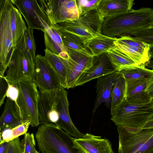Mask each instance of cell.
Instances as JSON below:
<instances>
[{"mask_svg": "<svg viewBox=\"0 0 153 153\" xmlns=\"http://www.w3.org/2000/svg\"><path fill=\"white\" fill-rule=\"evenodd\" d=\"M153 25V10L150 7L131 9L122 13L104 18L102 33L109 37L118 38L130 36L134 32Z\"/></svg>", "mask_w": 153, "mask_h": 153, "instance_id": "1", "label": "cell"}, {"mask_svg": "<svg viewBox=\"0 0 153 153\" xmlns=\"http://www.w3.org/2000/svg\"><path fill=\"white\" fill-rule=\"evenodd\" d=\"M35 61L26 46L24 33L10 56L5 76L9 83L15 85L21 82H35Z\"/></svg>", "mask_w": 153, "mask_h": 153, "instance_id": "2", "label": "cell"}, {"mask_svg": "<svg viewBox=\"0 0 153 153\" xmlns=\"http://www.w3.org/2000/svg\"><path fill=\"white\" fill-rule=\"evenodd\" d=\"M35 137L42 153H77L73 148L74 138L53 123L41 124Z\"/></svg>", "mask_w": 153, "mask_h": 153, "instance_id": "3", "label": "cell"}, {"mask_svg": "<svg viewBox=\"0 0 153 153\" xmlns=\"http://www.w3.org/2000/svg\"><path fill=\"white\" fill-rule=\"evenodd\" d=\"M111 120L117 126L134 132L153 118V108L150 102L145 104H134L125 98L111 115Z\"/></svg>", "mask_w": 153, "mask_h": 153, "instance_id": "4", "label": "cell"}, {"mask_svg": "<svg viewBox=\"0 0 153 153\" xmlns=\"http://www.w3.org/2000/svg\"><path fill=\"white\" fill-rule=\"evenodd\" d=\"M15 85L19 91L15 105L19 116L22 122L29 120L32 127L37 126L39 125L37 86L32 82H21Z\"/></svg>", "mask_w": 153, "mask_h": 153, "instance_id": "5", "label": "cell"}, {"mask_svg": "<svg viewBox=\"0 0 153 153\" xmlns=\"http://www.w3.org/2000/svg\"><path fill=\"white\" fill-rule=\"evenodd\" d=\"M104 19V18L97 9L80 16L77 20L68 21L56 24L63 29L79 36L85 42L102 33V28Z\"/></svg>", "mask_w": 153, "mask_h": 153, "instance_id": "6", "label": "cell"}, {"mask_svg": "<svg viewBox=\"0 0 153 153\" xmlns=\"http://www.w3.org/2000/svg\"><path fill=\"white\" fill-rule=\"evenodd\" d=\"M118 153H148L153 150V128L130 132L117 126Z\"/></svg>", "mask_w": 153, "mask_h": 153, "instance_id": "7", "label": "cell"}, {"mask_svg": "<svg viewBox=\"0 0 153 153\" xmlns=\"http://www.w3.org/2000/svg\"><path fill=\"white\" fill-rule=\"evenodd\" d=\"M66 49L67 52H63L59 56L66 67V88L69 89L76 87L78 79L91 65L94 56L86 55L71 49Z\"/></svg>", "mask_w": 153, "mask_h": 153, "instance_id": "8", "label": "cell"}, {"mask_svg": "<svg viewBox=\"0 0 153 153\" xmlns=\"http://www.w3.org/2000/svg\"><path fill=\"white\" fill-rule=\"evenodd\" d=\"M41 2L52 26L79 18L76 0H41Z\"/></svg>", "mask_w": 153, "mask_h": 153, "instance_id": "9", "label": "cell"}, {"mask_svg": "<svg viewBox=\"0 0 153 153\" xmlns=\"http://www.w3.org/2000/svg\"><path fill=\"white\" fill-rule=\"evenodd\" d=\"M24 18L28 27L41 30L52 26L40 0H11Z\"/></svg>", "mask_w": 153, "mask_h": 153, "instance_id": "10", "label": "cell"}, {"mask_svg": "<svg viewBox=\"0 0 153 153\" xmlns=\"http://www.w3.org/2000/svg\"><path fill=\"white\" fill-rule=\"evenodd\" d=\"M0 19L10 31L15 48L28 28L22 14L11 0H0Z\"/></svg>", "mask_w": 153, "mask_h": 153, "instance_id": "11", "label": "cell"}, {"mask_svg": "<svg viewBox=\"0 0 153 153\" xmlns=\"http://www.w3.org/2000/svg\"><path fill=\"white\" fill-rule=\"evenodd\" d=\"M60 98L59 88L49 91L39 89L38 101L39 124H55L58 121L57 108Z\"/></svg>", "mask_w": 153, "mask_h": 153, "instance_id": "12", "label": "cell"}, {"mask_svg": "<svg viewBox=\"0 0 153 153\" xmlns=\"http://www.w3.org/2000/svg\"><path fill=\"white\" fill-rule=\"evenodd\" d=\"M114 44L119 49L138 64H144L150 59L149 45L130 36L117 39Z\"/></svg>", "mask_w": 153, "mask_h": 153, "instance_id": "13", "label": "cell"}, {"mask_svg": "<svg viewBox=\"0 0 153 153\" xmlns=\"http://www.w3.org/2000/svg\"><path fill=\"white\" fill-rule=\"evenodd\" d=\"M35 64V83L39 89L49 91L59 88L58 77L44 56L37 54Z\"/></svg>", "mask_w": 153, "mask_h": 153, "instance_id": "14", "label": "cell"}, {"mask_svg": "<svg viewBox=\"0 0 153 153\" xmlns=\"http://www.w3.org/2000/svg\"><path fill=\"white\" fill-rule=\"evenodd\" d=\"M73 148L77 153H114L109 140L88 133L74 138Z\"/></svg>", "mask_w": 153, "mask_h": 153, "instance_id": "15", "label": "cell"}, {"mask_svg": "<svg viewBox=\"0 0 153 153\" xmlns=\"http://www.w3.org/2000/svg\"><path fill=\"white\" fill-rule=\"evenodd\" d=\"M115 72L107 52L94 56L91 65L84 72L78 79L76 87L83 85L93 79Z\"/></svg>", "mask_w": 153, "mask_h": 153, "instance_id": "16", "label": "cell"}, {"mask_svg": "<svg viewBox=\"0 0 153 153\" xmlns=\"http://www.w3.org/2000/svg\"><path fill=\"white\" fill-rule=\"evenodd\" d=\"M60 85V98L57 106L59 118L55 125L75 138H82L84 134L76 127L72 122L69 113V102L68 98V91Z\"/></svg>", "mask_w": 153, "mask_h": 153, "instance_id": "17", "label": "cell"}, {"mask_svg": "<svg viewBox=\"0 0 153 153\" xmlns=\"http://www.w3.org/2000/svg\"><path fill=\"white\" fill-rule=\"evenodd\" d=\"M118 72L97 78L96 88L97 95L93 110L94 115L98 107L102 103L111 108L112 94L115 79Z\"/></svg>", "mask_w": 153, "mask_h": 153, "instance_id": "18", "label": "cell"}, {"mask_svg": "<svg viewBox=\"0 0 153 153\" xmlns=\"http://www.w3.org/2000/svg\"><path fill=\"white\" fill-rule=\"evenodd\" d=\"M147 79L126 80L125 99L134 104H145L150 102L151 98L145 91Z\"/></svg>", "mask_w": 153, "mask_h": 153, "instance_id": "19", "label": "cell"}, {"mask_svg": "<svg viewBox=\"0 0 153 153\" xmlns=\"http://www.w3.org/2000/svg\"><path fill=\"white\" fill-rule=\"evenodd\" d=\"M134 0H101L97 8L104 18L125 13L132 8Z\"/></svg>", "mask_w": 153, "mask_h": 153, "instance_id": "20", "label": "cell"}, {"mask_svg": "<svg viewBox=\"0 0 153 153\" xmlns=\"http://www.w3.org/2000/svg\"><path fill=\"white\" fill-rule=\"evenodd\" d=\"M44 33V42L46 49L57 55L62 52H67L62 39L60 33L54 26L46 27Z\"/></svg>", "mask_w": 153, "mask_h": 153, "instance_id": "21", "label": "cell"}, {"mask_svg": "<svg viewBox=\"0 0 153 153\" xmlns=\"http://www.w3.org/2000/svg\"><path fill=\"white\" fill-rule=\"evenodd\" d=\"M24 122L17 112L15 102L7 98L3 112L0 118V131L7 128H13Z\"/></svg>", "mask_w": 153, "mask_h": 153, "instance_id": "22", "label": "cell"}, {"mask_svg": "<svg viewBox=\"0 0 153 153\" xmlns=\"http://www.w3.org/2000/svg\"><path fill=\"white\" fill-rule=\"evenodd\" d=\"M117 38L108 37L100 34L85 42V45L93 56L107 52L114 47Z\"/></svg>", "mask_w": 153, "mask_h": 153, "instance_id": "23", "label": "cell"}, {"mask_svg": "<svg viewBox=\"0 0 153 153\" xmlns=\"http://www.w3.org/2000/svg\"><path fill=\"white\" fill-rule=\"evenodd\" d=\"M59 31L62 42L66 48L79 51L86 55L94 56L86 47L85 41L79 36L53 25Z\"/></svg>", "mask_w": 153, "mask_h": 153, "instance_id": "24", "label": "cell"}, {"mask_svg": "<svg viewBox=\"0 0 153 153\" xmlns=\"http://www.w3.org/2000/svg\"><path fill=\"white\" fill-rule=\"evenodd\" d=\"M107 52L111 62L117 72L139 65L116 46Z\"/></svg>", "mask_w": 153, "mask_h": 153, "instance_id": "25", "label": "cell"}, {"mask_svg": "<svg viewBox=\"0 0 153 153\" xmlns=\"http://www.w3.org/2000/svg\"><path fill=\"white\" fill-rule=\"evenodd\" d=\"M44 51V56L56 73L60 85L66 88V70L61 58L46 49Z\"/></svg>", "mask_w": 153, "mask_h": 153, "instance_id": "26", "label": "cell"}, {"mask_svg": "<svg viewBox=\"0 0 153 153\" xmlns=\"http://www.w3.org/2000/svg\"><path fill=\"white\" fill-rule=\"evenodd\" d=\"M126 90V80L123 76L119 72H118L112 92L110 111L111 115L125 98Z\"/></svg>", "mask_w": 153, "mask_h": 153, "instance_id": "27", "label": "cell"}, {"mask_svg": "<svg viewBox=\"0 0 153 153\" xmlns=\"http://www.w3.org/2000/svg\"><path fill=\"white\" fill-rule=\"evenodd\" d=\"M151 69L146 68L144 64L137 65L129 67L119 72L126 80L147 79Z\"/></svg>", "mask_w": 153, "mask_h": 153, "instance_id": "28", "label": "cell"}, {"mask_svg": "<svg viewBox=\"0 0 153 153\" xmlns=\"http://www.w3.org/2000/svg\"><path fill=\"white\" fill-rule=\"evenodd\" d=\"M30 123V121H27L15 127L7 128L0 131V144L9 142L25 134L27 132Z\"/></svg>", "mask_w": 153, "mask_h": 153, "instance_id": "29", "label": "cell"}, {"mask_svg": "<svg viewBox=\"0 0 153 153\" xmlns=\"http://www.w3.org/2000/svg\"><path fill=\"white\" fill-rule=\"evenodd\" d=\"M130 36L142 41L150 45L149 55L150 60L153 59V25L131 33Z\"/></svg>", "mask_w": 153, "mask_h": 153, "instance_id": "30", "label": "cell"}, {"mask_svg": "<svg viewBox=\"0 0 153 153\" xmlns=\"http://www.w3.org/2000/svg\"><path fill=\"white\" fill-rule=\"evenodd\" d=\"M101 0H76L79 16L97 8Z\"/></svg>", "mask_w": 153, "mask_h": 153, "instance_id": "31", "label": "cell"}, {"mask_svg": "<svg viewBox=\"0 0 153 153\" xmlns=\"http://www.w3.org/2000/svg\"><path fill=\"white\" fill-rule=\"evenodd\" d=\"M21 144L22 153H36L35 140L33 133H25Z\"/></svg>", "mask_w": 153, "mask_h": 153, "instance_id": "32", "label": "cell"}, {"mask_svg": "<svg viewBox=\"0 0 153 153\" xmlns=\"http://www.w3.org/2000/svg\"><path fill=\"white\" fill-rule=\"evenodd\" d=\"M33 30L28 27L25 31L24 35L27 48L33 59L35 60L36 46L33 35Z\"/></svg>", "mask_w": 153, "mask_h": 153, "instance_id": "33", "label": "cell"}, {"mask_svg": "<svg viewBox=\"0 0 153 153\" xmlns=\"http://www.w3.org/2000/svg\"><path fill=\"white\" fill-rule=\"evenodd\" d=\"M6 153H22L21 142L19 137L9 142Z\"/></svg>", "mask_w": 153, "mask_h": 153, "instance_id": "34", "label": "cell"}, {"mask_svg": "<svg viewBox=\"0 0 153 153\" xmlns=\"http://www.w3.org/2000/svg\"><path fill=\"white\" fill-rule=\"evenodd\" d=\"M8 86V82L5 76H0V107L4 102Z\"/></svg>", "mask_w": 153, "mask_h": 153, "instance_id": "35", "label": "cell"}, {"mask_svg": "<svg viewBox=\"0 0 153 153\" xmlns=\"http://www.w3.org/2000/svg\"><path fill=\"white\" fill-rule=\"evenodd\" d=\"M18 95V90L16 85L11 84L8 82V86L6 94L7 98L14 101L16 104Z\"/></svg>", "mask_w": 153, "mask_h": 153, "instance_id": "36", "label": "cell"}, {"mask_svg": "<svg viewBox=\"0 0 153 153\" xmlns=\"http://www.w3.org/2000/svg\"><path fill=\"white\" fill-rule=\"evenodd\" d=\"M145 91L151 99L153 97V70L151 69L149 76L147 79Z\"/></svg>", "mask_w": 153, "mask_h": 153, "instance_id": "37", "label": "cell"}, {"mask_svg": "<svg viewBox=\"0 0 153 153\" xmlns=\"http://www.w3.org/2000/svg\"><path fill=\"white\" fill-rule=\"evenodd\" d=\"M8 144L9 142H6L0 144V153H6Z\"/></svg>", "mask_w": 153, "mask_h": 153, "instance_id": "38", "label": "cell"}, {"mask_svg": "<svg viewBox=\"0 0 153 153\" xmlns=\"http://www.w3.org/2000/svg\"><path fill=\"white\" fill-rule=\"evenodd\" d=\"M153 128V118L149 120L143 126L142 129L149 128Z\"/></svg>", "mask_w": 153, "mask_h": 153, "instance_id": "39", "label": "cell"}, {"mask_svg": "<svg viewBox=\"0 0 153 153\" xmlns=\"http://www.w3.org/2000/svg\"><path fill=\"white\" fill-rule=\"evenodd\" d=\"M144 65L146 68L153 70V59L149 60L144 64Z\"/></svg>", "mask_w": 153, "mask_h": 153, "instance_id": "40", "label": "cell"}, {"mask_svg": "<svg viewBox=\"0 0 153 153\" xmlns=\"http://www.w3.org/2000/svg\"><path fill=\"white\" fill-rule=\"evenodd\" d=\"M150 103L152 107L153 108V97L151 99Z\"/></svg>", "mask_w": 153, "mask_h": 153, "instance_id": "41", "label": "cell"}, {"mask_svg": "<svg viewBox=\"0 0 153 153\" xmlns=\"http://www.w3.org/2000/svg\"><path fill=\"white\" fill-rule=\"evenodd\" d=\"M148 153H153V150H152L151 151H150V152H149Z\"/></svg>", "mask_w": 153, "mask_h": 153, "instance_id": "42", "label": "cell"}, {"mask_svg": "<svg viewBox=\"0 0 153 153\" xmlns=\"http://www.w3.org/2000/svg\"><path fill=\"white\" fill-rule=\"evenodd\" d=\"M36 153H39V152H37V151H36Z\"/></svg>", "mask_w": 153, "mask_h": 153, "instance_id": "43", "label": "cell"}]
</instances>
